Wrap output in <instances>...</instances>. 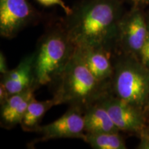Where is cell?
<instances>
[{"label": "cell", "mask_w": 149, "mask_h": 149, "mask_svg": "<svg viewBox=\"0 0 149 149\" xmlns=\"http://www.w3.org/2000/svg\"><path fill=\"white\" fill-rule=\"evenodd\" d=\"M147 107L149 108V100H148V104H147Z\"/></svg>", "instance_id": "cell-20"}, {"label": "cell", "mask_w": 149, "mask_h": 149, "mask_svg": "<svg viewBox=\"0 0 149 149\" xmlns=\"http://www.w3.org/2000/svg\"><path fill=\"white\" fill-rule=\"evenodd\" d=\"M9 96L10 95L5 87L3 86V84H0V103H1V105L6 101Z\"/></svg>", "instance_id": "cell-18"}, {"label": "cell", "mask_w": 149, "mask_h": 149, "mask_svg": "<svg viewBox=\"0 0 149 149\" xmlns=\"http://www.w3.org/2000/svg\"><path fill=\"white\" fill-rule=\"evenodd\" d=\"M147 24H148V34L145 44L139 56V60L149 68V14L146 15Z\"/></svg>", "instance_id": "cell-15"}, {"label": "cell", "mask_w": 149, "mask_h": 149, "mask_svg": "<svg viewBox=\"0 0 149 149\" xmlns=\"http://www.w3.org/2000/svg\"><path fill=\"white\" fill-rule=\"evenodd\" d=\"M84 120L86 133L120 132L100 101L92 104L84 110Z\"/></svg>", "instance_id": "cell-11"}, {"label": "cell", "mask_w": 149, "mask_h": 149, "mask_svg": "<svg viewBox=\"0 0 149 149\" xmlns=\"http://www.w3.org/2000/svg\"><path fill=\"white\" fill-rule=\"evenodd\" d=\"M34 55L26 56L17 66L2 74L1 84L9 95L36 87L34 77ZM37 88V87H36Z\"/></svg>", "instance_id": "cell-9"}, {"label": "cell", "mask_w": 149, "mask_h": 149, "mask_svg": "<svg viewBox=\"0 0 149 149\" xmlns=\"http://www.w3.org/2000/svg\"><path fill=\"white\" fill-rule=\"evenodd\" d=\"M134 5L141 6L142 5H149V0H131Z\"/></svg>", "instance_id": "cell-19"}, {"label": "cell", "mask_w": 149, "mask_h": 149, "mask_svg": "<svg viewBox=\"0 0 149 149\" xmlns=\"http://www.w3.org/2000/svg\"><path fill=\"white\" fill-rule=\"evenodd\" d=\"M124 13L120 0H84L66 15L64 27L77 47L111 51Z\"/></svg>", "instance_id": "cell-1"}, {"label": "cell", "mask_w": 149, "mask_h": 149, "mask_svg": "<svg viewBox=\"0 0 149 149\" xmlns=\"http://www.w3.org/2000/svg\"><path fill=\"white\" fill-rule=\"evenodd\" d=\"M84 141L95 149H126V145L120 132L86 133Z\"/></svg>", "instance_id": "cell-13"}, {"label": "cell", "mask_w": 149, "mask_h": 149, "mask_svg": "<svg viewBox=\"0 0 149 149\" xmlns=\"http://www.w3.org/2000/svg\"><path fill=\"white\" fill-rule=\"evenodd\" d=\"M137 148L140 149H149V126L148 125L140 133V142Z\"/></svg>", "instance_id": "cell-16"}, {"label": "cell", "mask_w": 149, "mask_h": 149, "mask_svg": "<svg viewBox=\"0 0 149 149\" xmlns=\"http://www.w3.org/2000/svg\"><path fill=\"white\" fill-rule=\"evenodd\" d=\"M55 106L68 104L83 111L111 93V81H102L92 74L77 48L55 81Z\"/></svg>", "instance_id": "cell-2"}, {"label": "cell", "mask_w": 149, "mask_h": 149, "mask_svg": "<svg viewBox=\"0 0 149 149\" xmlns=\"http://www.w3.org/2000/svg\"><path fill=\"white\" fill-rule=\"evenodd\" d=\"M35 12L27 0H0V35L14 38L32 22Z\"/></svg>", "instance_id": "cell-8"}, {"label": "cell", "mask_w": 149, "mask_h": 149, "mask_svg": "<svg viewBox=\"0 0 149 149\" xmlns=\"http://www.w3.org/2000/svg\"><path fill=\"white\" fill-rule=\"evenodd\" d=\"M9 70L8 68V66H7L6 59L2 52L0 53V72L1 74H3L6 73Z\"/></svg>", "instance_id": "cell-17"}, {"label": "cell", "mask_w": 149, "mask_h": 149, "mask_svg": "<svg viewBox=\"0 0 149 149\" xmlns=\"http://www.w3.org/2000/svg\"><path fill=\"white\" fill-rule=\"evenodd\" d=\"M76 46L64 29L46 31L37 43L34 55V77L36 87L52 83L66 66Z\"/></svg>", "instance_id": "cell-3"}, {"label": "cell", "mask_w": 149, "mask_h": 149, "mask_svg": "<svg viewBox=\"0 0 149 149\" xmlns=\"http://www.w3.org/2000/svg\"><path fill=\"white\" fill-rule=\"evenodd\" d=\"M34 132L40 135L38 139L40 141L61 138L84 140L86 135L84 111L79 108L70 107L58 119L46 125H40Z\"/></svg>", "instance_id": "cell-7"}, {"label": "cell", "mask_w": 149, "mask_h": 149, "mask_svg": "<svg viewBox=\"0 0 149 149\" xmlns=\"http://www.w3.org/2000/svg\"><path fill=\"white\" fill-rule=\"evenodd\" d=\"M148 34L146 15L140 6L133 7L121 18L117 32V44L122 53L127 54L139 59V56Z\"/></svg>", "instance_id": "cell-5"}, {"label": "cell", "mask_w": 149, "mask_h": 149, "mask_svg": "<svg viewBox=\"0 0 149 149\" xmlns=\"http://www.w3.org/2000/svg\"><path fill=\"white\" fill-rule=\"evenodd\" d=\"M55 104L53 98L45 101H39L31 99L21 122L22 128L25 131H34L40 126V123L45 113Z\"/></svg>", "instance_id": "cell-12"}, {"label": "cell", "mask_w": 149, "mask_h": 149, "mask_svg": "<svg viewBox=\"0 0 149 149\" xmlns=\"http://www.w3.org/2000/svg\"><path fill=\"white\" fill-rule=\"evenodd\" d=\"M111 93L145 109L149 100V68L138 58L122 53L113 64Z\"/></svg>", "instance_id": "cell-4"}, {"label": "cell", "mask_w": 149, "mask_h": 149, "mask_svg": "<svg viewBox=\"0 0 149 149\" xmlns=\"http://www.w3.org/2000/svg\"><path fill=\"white\" fill-rule=\"evenodd\" d=\"M76 48L89 70L97 79L102 81H111L113 73V64L109 55L111 52L91 46H76Z\"/></svg>", "instance_id": "cell-10"}, {"label": "cell", "mask_w": 149, "mask_h": 149, "mask_svg": "<svg viewBox=\"0 0 149 149\" xmlns=\"http://www.w3.org/2000/svg\"><path fill=\"white\" fill-rule=\"evenodd\" d=\"M36 1L44 6H59L64 10L66 15H69L72 11V8L68 6L63 0H36Z\"/></svg>", "instance_id": "cell-14"}, {"label": "cell", "mask_w": 149, "mask_h": 149, "mask_svg": "<svg viewBox=\"0 0 149 149\" xmlns=\"http://www.w3.org/2000/svg\"><path fill=\"white\" fill-rule=\"evenodd\" d=\"M100 102L120 131L140 135L147 126L145 109L124 101L111 93Z\"/></svg>", "instance_id": "cell-6"}]
</instances>
